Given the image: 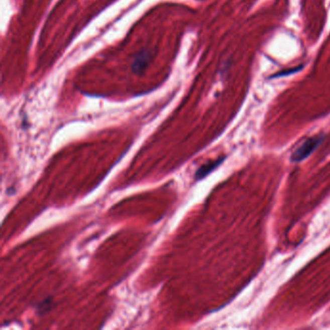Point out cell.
<instances>
[{"label": "cell", "mask_w": 330, "mask_h": 330, "mask_svg": "<svg viewBox=\"0 0 330 330\" xmlns=\"http://www.w3.org/2000/svg\"><path fill=\"white\" fill-rule=\"evenodd\" d=\"M323 140L322 136H316L307 139L301 146H299L291 155V160L293 162H301L304 159L309 157L311 153L321 144Z\"/></svg>", "instance_id": "1"}, {"label": "cell", "mask_w": 330, "mask_h": 330, "mask_svg": "<svg viewBox=\"0 0 330 330\" xmlns=\"http://www.w3.org/2000/svg\"><path fill=\"white\" fill-rule=\"evenodd\" d=\"M152 57H153L152 53L148 50H144L138 53L135 56L132 63V70L134 71V73L139 74V75L143 74L147 65L149 64V62L151 61Z\"/></svg>", "instance_id": "2"}, {"label": "cell", "mask_w": 330, "mask_h": 330, "mask_svg": "<svg viewBox=\"0 0 330 330\" xmlns=\"http://www.w3.org/2000/svg\"><path fill=\"white\" fill-rule=\"evenodd\" d=\"M223 161H224V158L218 159L216 161H210V162H207L206 164L202 165L195 173L196 179L199 180V179H202L203 177H205L208 173H210L213 170H215Z\"/></svg>", "instance_id": "3"}, {"label": "cell", "mask_w": 330, "mask_h": 330, "mask_svg": "<svg viewBox=\"0 0 330 330\" xmlns=\"http://www.w3.org/2000/svg\"><path fill=\"white\" fill-rule=\"evenodd\" d=\"M53 306V299L52 297H49V298H46L43 302L38 304L37 305V309H38V313L40 315H43L44 313L48 312Z\"/></svg>", "instance_id": "4"}, {"label": "cell", "mask_w": 330, "mask_h": 330, "mask_svg": "<svg viewBox=\"0 0 330 330\" xmlns=\"http://www.w3.org/2000/svg\"><path fill=\"white\" fill-rule=\"evenodd\" d=\"M303 68V66H299V67H295V68H293V69H291V70H286V71H282V72H280V73H278V74H276V75H274V76H272V77H274V78H279V77H286V76H289V75H292V74H294V73H297V72H299L301 69Z\"/></svg>", "instance_id": "5"}]
</instances>
